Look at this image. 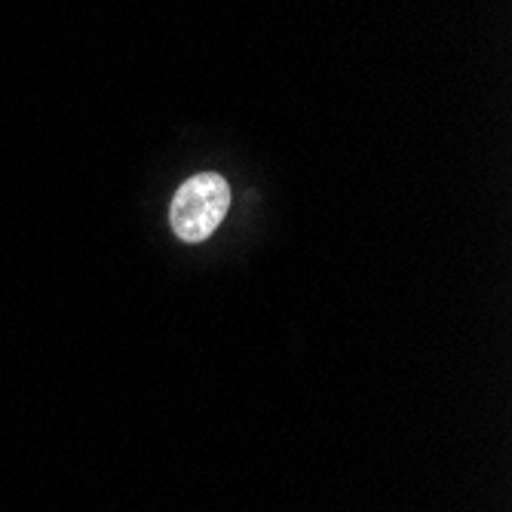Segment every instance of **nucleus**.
Instances as JSON below:
<instances>
[{"mask_svg": "<svg viewBox=\"0 0 512 512\" xmlns=\"http://www.w3.org/2000/svg\"><path fill=\"white\" fill-rule=\"evenodd\" d=\"M230 209V184L215 172H200L175 191L169 206V224L184 243L209 240Z\"/></svg>", "mask_w": 512, "mask_h": 512, "instance_id": "1", "label": "nucleus"}]
</instances>
